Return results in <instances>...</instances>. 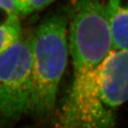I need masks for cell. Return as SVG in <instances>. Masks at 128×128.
<instances>
[{
	"label": "cell",
	"instance_id": "obj_1",
	"mask_svg": "<svg viewBox=\"0 0 128 128\" xmlns=\"http://www.w3.org/2000/svg\"><path fill=\"white\" fill-rule=\"evenodd\" d=\"M72 78L52 128H114L115 120L104 111L98 97L99 71L113 48L106 4L77 0L68 26Z\"/></svg>",
	"mask_w": 128,
	"mask_h": 128
},
{
	"label": "cell",
	"instance_id": "obj_2",
	"mask_svg": "<svg viewBox=\"0 0 128 128\" xmlns=\"http://www.w3.org/2000/svg\"><path fill=\"white\" fill-rule=\"evenodd\" d=\"M68 15L54 12L41 21L32 34V94L29 114L49 117L56 103L59 85L69 53Z\"/></svg>",
	"mask_w": 128,
	"mask_h": 128
},
{
	"label": "cell",
	"instance_id": "obj_3",
	"mask_svg": "<svg viewBox=\"0 0 128 128\" xmlns=\"http://www.w3.org/2000/svg\"><path fill=\"white\" fill-rule=\"evenodd\" d=\"M32 34L0 55V128H10L30 112Z\"/></svg>",
	"mask_w": 128,
	"mask_h": 128
},
{
	"label": "cell",
	"instance_id": "obj_4",
	"mask_svg": "<svg viewBox=\"0 0 128 128\" xmlns=\"http://www.w3.org/2000/svg\"><path fill=\"white\" fill-rule=\"evenodd\" d=\"M97 93L104 111L115 120V110L128 101V51L109 52L99 71Z\"/></svg>",
	"mask_w": 128,
	"mask_h": 128
},
{
	"label": "cell",
	"instance_id": "obj_5",
	"mask_svg": "<svg viewBox=\"0 0 128 128\" xmlns=\"http://www.w3.org/2000/svg\"><path fill=\"white\" fill-rule=\"evenodd\" d=\"M106 10L114 50L128 51V0H109Z\"/></svg>",
	"mask_w": 128,
	"mask_h": 128
},
{
	"label": "cell",
	"instance_id": "obj_6",
	"mask_svg": "<svg viewBox=\"0 0 128 128\" xmlns=\"http://www.w3.org/2000/svg\"><path fill=\"white\" fill-rule=\"evenodd\" d=\"M22 36L20 20L0 23V55Z\"/></svg>",
	"mask_w": 128,
	"mask_h": 128
},
{
	"label": "cell",
	"instance_id": "obj_7",
	"mask_svg": "<svg viewBox=\"0 0 128 128\" xmlns=\"http://www.w3.org/2000/svg\"><path fill=\"white\" fill-rule=\"evenodd\" d=\"M22 15L20 6L16 0H0V18L4 21L19 20ZM6 22H1L0 23Z\"/></svg>",
	"mask_w": 128,
	"mask_h": 128
},
{
	"label": "cell",
	"instance_id": "obj_8",
	"mask_svg": "<svg viewBox=\"0 0 128 128\" xmlns=\"http://www.w3.org/2000/svg\"><path fill=\"white\" fill-rule=\"evenodd\" d=\"M56 0H23L22 5V16L42 10Z\"/></svg>",
	"mask_w": 128,
	"mask_h": 128
},
{
	"label": "cell",
	"instance_id": "obj_9",
	"mask_svg": "<svg viewBox=\"0 0 128 128\" xmlns=\"http://www.w3.org/2000/svg\"><path fill=\"white\" fill-rule=\"evenodd\" d=\"M16 1L19 3V5L20 6V8H21V10H22V2L23 0H16Z\"/></svg>",
	"mask_w": 128,
	"mask_h": 128
}]
</instances>
